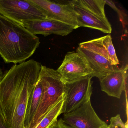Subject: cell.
I'll list each match as a JSON object with an SVG mask.
<instances>
[{
	"label": "cell",
	"instance_id": "cell-9",
	"mask_svg": "<svg viewBox=\"0 0 128 128\" xmlns=\"http://www.w3.org/2000/svg\"><path fill=\"white\" fill-rule=\"evenodd\" d=\"M40 9L49 19H54L78 28L77 16L72 4L56 3L48 0H29Z\"/></svg>",
	"mask_w": 128,
	"mask_h": 128
},
{
	"label": "cell",
	"instance_id": "cell-16",
	"mask_svg": "<svg viewBox=\"0 0 128 128\" xmlns=\"http://www.w3.org/2000/svg\"><path fill=\"white\" fill-rule=\"evenodd\" d=\"M101 38L102 44L105 48L112 64L114 66L119 64V60L112 43L110 35H108Z\"/></svg>",
	"mask_w": 128,
	"mask_h": 128
},
{
	"label": "cell",
	"instance_id": "cell-8",
	"mask_svg": "<svg viewBox=\"0 0 128 128\" xmlns=\"http://www.w3.org/2000/svg\"><path fill=\"white\" fill-rule=\"evenodd\" d=\"M62 119L65 123L73 128H107L108 126L95 112L90 100L74 110L64 114Z\"/></svg>",
	"mask_w": 128,
	"mask_h": 128
},
{
	"label": "cell",
	"instance_id": "cell-13",
	"mask_svg": "<svg viewBox=\"0 0 128 128\" xmlns=\"http://www.w3.org/2000/svg\"><path fill=\"white\" fill-rule=\"evenodd\" d=\"M42 91V83L39 78L28 103L24 118V128H28L36 113L41 98Z\"/></svg>",
	"mask_w": 128,
	"mask_h": 128
},
{
	"label": "cell",
	"instance_id": "cell-2",
	"mask_svg": "<svg viewBox=\"0 0 128 128\" xmlns=\"http://www.w3.org/2000/svg\"><path fill=\"white\" fill-rule=\"evenodd\" d=\"M40 41L22 25L0 14V56L6 63H21L30 58Z\"/></svg>",
	"mask_w": 128,
	"mask_h": 128
},
{
	"label": "cell",
	"instance_id": "cell-4",
	"mask_svg": "<svg viewBox=\"0 0 128 128\" xmlns=\"http://www.w3.org/2000/svg\"><path fill=\"white\" fill-rule=\"evenodd\" d=\"M76 51L92 70V72L90 76L91 78L96 77L100 80L114 70L102 44L101 37L80 43Z\"/></svg>",
	"mask_w": 128,
	"mask_h": 128
},
{
	"label": "cell",
	"instance_id": "cell-19",
	"mask_svg": "<svg viewBox=\"0 0 128 128\" xmlns=\"http://www.w3.org/2000/svg\"><path fill=\"white\" fill-rule=\"evenodd\" d=\"M49 128H73L65 123L62 118L57 120L56 122Z\"/></svg>",
	"mask_w": 128,
	"mask_h": 128
},
{
	"label": "cell",
	"instance_id": "cell-7",
	"mask_svg": "<svg viewBox=\"0 0 128 128\" xmlns=\"http://www.w3.org/2000/svg\"><path fill=\"white\" fill-rule=\"evenodd\" d=\"M56 70L64 84L72 83L87 76H90L92 72L86 60L77 52H68Z\"/></svg>",
	"mask_w": 128,
	"mask_h": 128
},
{
	"label": "cell",
	"instance_id": "cell-6",
	"mask_svg": "<svg viewBox=\"0 0 128 128\" xmlns=\"http://www.w3.org/2000/svg\"><path fill=\"white\" fill-rule=\"evenodd\" d=\"M92 78L89 75L65 84L66 98L63 114L70 113L90 100L92 94Z\"/></svg>",
	"mask_w": 128,
	"mask_h": 128
},
{
	"label": "cell",
	"instance_id": "cell-21",
	"mask_svg": "<svg viewBox=\"0 0 128 128\" xmlns=\"http://www.w3.org/2000/svg\"><path fill=\"white\" fill-rule=\"evenodd\" d=\"M4 74L1 68L0 67V80H2V79L3 78L4 76Z\"/></svg>",
	"mask_w": 128,
	"mask_h": 128
},
{
	"label": "cell",
	"instance_id": "cell-5",
	"mask_svg": "<svg viewBox=\"0 0 128 128\" xmlns=\"http://www.w3.org/2000/svg\"><path fill=\"white\" fill-rule=\"evenodd\" d=\"M0 14L22 25L28 22L49 19L29 0H0Z\"/></svg>",
	"mask_w": 128,
	"mask_h": 128
},
{
	"label": "cell",
	"instance_id": "cell-14",
	"mask_svg": "<svg viewBox=\"0 0 128 128\" xmlns=\"http://www.w3.org/2000/svg\"><path fill=\"white\" fill-rule=\"evenodd\" d=\"M66 96L65 92L35 128H49L56 122L58 116L63 113Z\"/></svg>",
	"mask_w": 128,
	"mask_h": 128
},
{
	"label": "cell",
	"instance_id": "cell-1",
	"mask_svg": "<svg viewBox=\"0 0 128 128\" xmlns=\"http://www.w3.org/2000/svg\"><path fill=\"white\" fill-rule=\"evenodd\" d=\"M41 65L33 60L13 65L0 82V111L8 128H24L28 103Z\"/></svg>",
	"mask_w": 128,
	"mask_h": 128
},
{
	"label": "cell",
	"instance_id": "cell-20",
	"mask_svg": "<svg viewBox=\"0 0 128 128\" xmlns=\"http://www.w3.org/2000/svg\"><path fill=\"white\" fill-rule=\"evenodd\" d=\"M0 128H8L0 111Z\"/></svg>",
	"mask_w": 128,
	"mask_h": 128
},
{
	"label": "cell",
	"instance_id": "cell-15",
	"mask_svg": "<svg viewBox=\"0 0 128 128\" xmlns=\"http://www.w3.org/2000/svg\"><path fill=\"white\" fill-rule=\"evenodd\" d=\"M74 3L84 7L96 16L107 19L104 11L105 1L102 0H74Z\"/></svg>",
	"mask_w": 128,
	"mask_h": 128
},
{
	"label": "cell",
	"instance_id": "cell-18",
	"mask_svg": "<svg viewBox=\"0 0 128 128\" xmlns=\"http://www.w3.org/2000/svg\"><path fill=\"white\" fill-rule=\"evenodd\" d=\"M105 1L106 4L108 5L109 6H110L112 8H113L114 11H116L117 12L119 16V18H120V20L123 24H124V15L122 12L117 8V7L115 6L114 3L111 0H106Z\"/></svg>",
	"mask_w": 128,
	"mask_h": 128
},
{
	"label": "cell",
	"instance_id": "cell-17",
	"mask_svg": "<svg viewBox=\"0 0 128 128\" xmlns=\"http://www.w3.org/2000/svg\"><path fill=\"white\" fill-rule=\"evenodd\" d=\"M108 128H128L127 122L124 123L120 118V114L112 117L110 120V123L108 125Z\"/></svg>",
	"mask_w": 128,
	"mask_h": 128
},
{
	"label": "cell",
	"instance_id": "cell-3",
	"mask_svg": "<svg viewBox=\"0 0 128 128\" xmlns=\"http://www.w3.org/2000/svg\"><path fill=\"white\" fill-rule=\"evenodd\" d=\"M39 79L42 91L38 108L28 128H35L66 92L65 84L57 70L41 65Z\"/></svg>",
	"mask_w": 128,
	"mask_h": 128
},
{
	"label": "cell",
	"instance_id": "cell-12",
	"mask_svg": "<svg viewBox=\"0 0 128 128\" xmlns=\"http://www.w3.org/2000/svg\"><path fill=\"white\" fill-rule=\"evenodd\" d=\"M70 2L77 16L78 28L84 27L98 30L104 33H111V26L107 18L98 17L73 1Z\"/></svg>",
	"mask_w": 128,
	"mask_h": 128
},
{
	"label": "cell",
	"instance_id": "cell-10",
	"mask_svg": "<svg viewBox=\"0 0 128 128\" xmlns=\"http://www.w3.org/2000/svg\"><path fill=\"white\" fill-rule=\"evenodd\" d=\"M22 26L34 35L41 34L45 36L51 34L66 36L75 29L72 26L52 19L28 22Z\"/></svg>",
	"mask_w": 128,
	"mask_h": 128
},
{
	"label": "cell",
	"instance_id": "cell-11",
	"mask_svg": "<svg viewBox=\"0 0 128 128\" xmlns=\"http://www.w3.org/2000/svg\"><path fill=\"white\" fill-rule=\"evenodd\" d=\"M128 66L115 69L100 80L101 90L108 96L119 99L127 88Z\"/></svg>",
	"mask_w": 128,
	"mask_h": 128
},
{
	"label": "cell",
	"instance_id": "cell-22",
	"mask_svg": "<svg viewBox=\"0 0 128 128\" xmlns=\"http://www.w3.org/2000/svg\"><path fill=\"white\" fill-rule=\"evenodd\" d=\"M0 81H1V80H0Z\"/></svg>",
	"mask_w": 128,
	"mask_h": 128
},
{
	"label": "cell",
	"instance_id": "cell-23",
	"mask_svg": "<svg viewBox=\"0 0 128 128\" xmlns=\"http://www.w3.org/2000/svg\"><path fill=\"white\" fill-rule=\"evenodd\" d=\"M107 128H108V127H107Z\"/></svg>",
	"mask_w": 128,
	"mask_h": 128
}]
</instances>
